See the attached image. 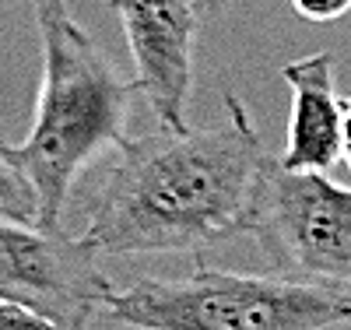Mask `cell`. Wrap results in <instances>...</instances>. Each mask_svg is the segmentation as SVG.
I'll use <instances>...</instances> for the list:
<instances>
[{
  "label": "cell",
  "instance_id": "cell-1",
  "mask_svg": "<svg viewBox=\"0 0 351 330\" xmlns=\"http://www.w3.org/2000/svg\"><path fill=\"white\" fill-rule=\"evenodd\" d=\"M228 119L127 141L88 211L95 253H200L250 232L267 152L250 106L225 95Z\"/></svg>",
  "mask_w": 351,
  "mask_h": 330
},
{
  "label": "cell",
  "instance_id": "cell-2",
  "mask_svg": "<svg viewBox=\"0 0 351 330\" xmlns=\"http://www.w3.org/2000/svg\"><path fill=\"white\" fill-rule=\"evenodd\" d=\"M32 11L43 43V84L36 123L14 144V158L36 190L39 228H60L77 176L130 141L137 88L116 74L67 0H32Z\"/></svg>",
  "mask_w": 351,
  "mask_h": 330
},
{
  "label": "cell",
  "instance_id": "cell-3",
  "mask_svg": "<svg viewBox=\"0 0 351 330\" xmlns=\"http://www.w3.org/2000/svg\"><path fill=\"white\" fill-rule=\"evenodd\" d=\"M102 313L134 330H330L351 323V285L200 267L112 288Z\"/></svg>",
  "mask_w": 351,
  "mask_h": 330
},
{
  "label": "cell",
  "instance_id": "cell-4",
  "mask_svg": "<svg viewBox=\"0 0 351 330\" xmlns=\"http://www.w3.org/2000/svg\"><path fill=\"white\" fill-rule=\"evenodd\" d=\"M250 232L285 274L351 285V187L327 172H288L267 158Z\"/></svg>",
  "mask_w": 351,
  "mask_h": 330
},
{
  "label": "cell",
  "instance_id": "cell-5",
  "mask_svg": "<svg viewBox=\"0 0 351 330\" xmlns=\"http://www.w3.org/2000/svg\"><path fill=\"white\" fill-rule=\"evenodd\" d=\"M112 281L81 235L0 218V298L36 309L60 330H88Z\"/></svg>",
  "mask_w": 351,
  "mask_h": 330
},
{
  "label": "cell",
  "instance_id": "cell-6",
  "mask_svg": "<svg viewBox=\"0 0 351 330\" xmlns=\"http://www.w3.org/2000/svg\"><path fill=\"white\" fill-rule=\"evenodd\" d=\"M134 60V88L158 127L186 130L200 18L193 0H112Z\"/></svg>",
  "mask_w": 351,
  "mask_h": 330
},
{
  "label": "cell",
  "instance_id": "cell-7",
  "mask_svg": "<svg viewBox=\"0 0 351 330\" xmlns=\"http://www.w3.org/2000/svg\"><path fill=\"white\" fill-rule=\"evenodd\" d=\"M281 81L291 88V116L281 165L288 172H327L344 155V99L337 95L334 53L288 60Z\"/></svg>",
  "mask_w": 351,
  "mask_h": 330
},
{
  "label": "cell",
  "instance_id": "cell-8",
  "mask_svg": "<svg viewBox=\"0 0 351 330\" xmlns=\"http://www.w3.org/2000/svg\"><path fill=\"white\" fill-rule=\"evenodd\" d=\"M0 218L39 225V200L25 169L14 158V144L0 134Z\"/></svg>",
  "mask_w": 351,
  "mask_h": 330
},
{
  "label": "cell",
  "instance_id": "cell-9",
  "mask_svg": "<svg viewBox=\"0 0 351 330\" xmlns=\"http://www.w3.org/2000/svg\"><path fill=\"white\" fill-rule=\"evenodd\" d=\"M0 330H60V327L46 316H39L36 309L0 298Z\"/></svg>",
  "mask_w": 351,
  "mask_h": 330
},
{
  "label": "cell",
  "instance_id": "cell-10",
  "mask_svg": "<svg viewBox=\"0 0 351 330\" xmlns=\"http://www.w3.org/2000/svg\"><path fill=\"white\" fill-rule=\"evenodd\" d=\"M291 8H295L299 18L313 25H330L351 11V0H291Z\"/></svg>",
  "mask_w": 351,
  "mask_h": 330
},
{
  "label": "cell",
  "instance_id": "cell-11",
  "mask_svg": "<svg viewBox=\"0 0 351 330\" xmlns=\"http://www.w3.org/2000/svg\"><path fill=\"white\" fill-rule=\"evenodd\" d=\"M351 169V95L344 99V155H341Z\"/></svg>",
  "mask_w": 351,
  "mask_h": 330
},
{
  "label": "cell",
  "instance_id": "cell-12",
  "mask_svg": "<svg viewBox=\"0 0 351 330\" xmlns=\"http://www.w3.org/2000/svg\"><path fill=\"white\" fill-rule=\"evenodd\" d=\"M228 4H232V0H197V8L208 11V14H218V11H225Z\"/></svg>",
  "mask_w": 351,
  "mask_h": 330
}]
</instances>
